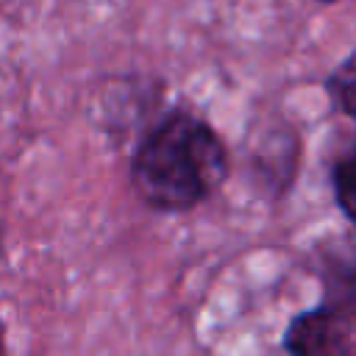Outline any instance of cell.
Masks as SVG:
<instances>
[{
	"label": "cell",
	"instance_id": "1",
	"mask_svg": "<svg viewBox=\"0 0 356 356\" xmlns=\"http://www.w3.org/2000/svg\"><path fill=\"white\" fill-rule=\"evenodd\" d=\"M131 175L147 206L186 211L225 181L228 156L209 122L189 111H170L136 147Z\"/></svg>",
	"mask_w": 356,
	"mask_h": 356
},
{
	"label": "cell",
	"instance_id": "2",
	"mask_svg": "<svg viewBox=\"0 0 356 356\" xmlns=\"http://www.w3.org/2000/svg\"><path fill=\"white\" fill-rule=\"evenodd\" d=\"M284 348L289 356H356V320L323 303L286 325Z\"/></svg>",
	"mask_w": 356,
	"mask_h": 356
},
{
	"label": "cell",
	"instance_id": "3",
	"mask_svg": "<svg viewBox=\"0 0 356 356\" xmlns=\"http://www.w3.org/2000/svg\"><path fill=\"white\" fill-rule=\"evenodd\" d=\"M334 195L345 217L356 225V145L334 167Z\"/></svg>",
	"mask_w": 356,
	"mask_h": 356
},
{
	"label": "cell",
	"instance_id": "4",
	"mask_svg": "<svg viewBox=\"0 0 356 356\" xmlns=\"http://www.w3.org/2000/svg\"><path fill=\"white\" fill-rule=\"evenodd\" d=\"M328 92L337 108L356 120V50L334 70V75L328 78Z\"/></svg>",
	"mask_w": 356,
	"mask_h": 356
},
{
	"label": "cell",
	"instance_id": "5",
	"mask_svg": "<svg viewBox=\"0 0 356 356\" xmlns=\"http://www.w3.org/2000/svg\"><path fill=\"white\" fill-rule=\"evenodd\" d=\"M325 303L356 320V261L337 270L325 284Z\"/></svg>",
	"mask_w": 356,
	"mask_h": 356
},
{
	"label": "cell",
	"instance_id": "6",
	"mask_svg": "<svg viewBox=\"0 0 356 356\" xmlns=\"http://www.w3.org/2000/svg\"><path fill=\"white\" fill-rule=\"evenodd\" d=\"M0 356H6V348H3V331H0Z\"/></svg>",
	"mask_w": 356,
	"mask_h": 356
},
{
	"label": "cell",
	"instance_id": "7",
	"mask_svg": "<svg viewBox=\"0 0 356 356\" xmlns=\"http://www.w3.org/2000/svg\"><path fill=\"white\" fill-rule=\"evenodd\" d=\"M317 3H337V0H317Z\"/></svg>",
	"mask_w": 356,
	"mask_h": 356
}]
</instances>
